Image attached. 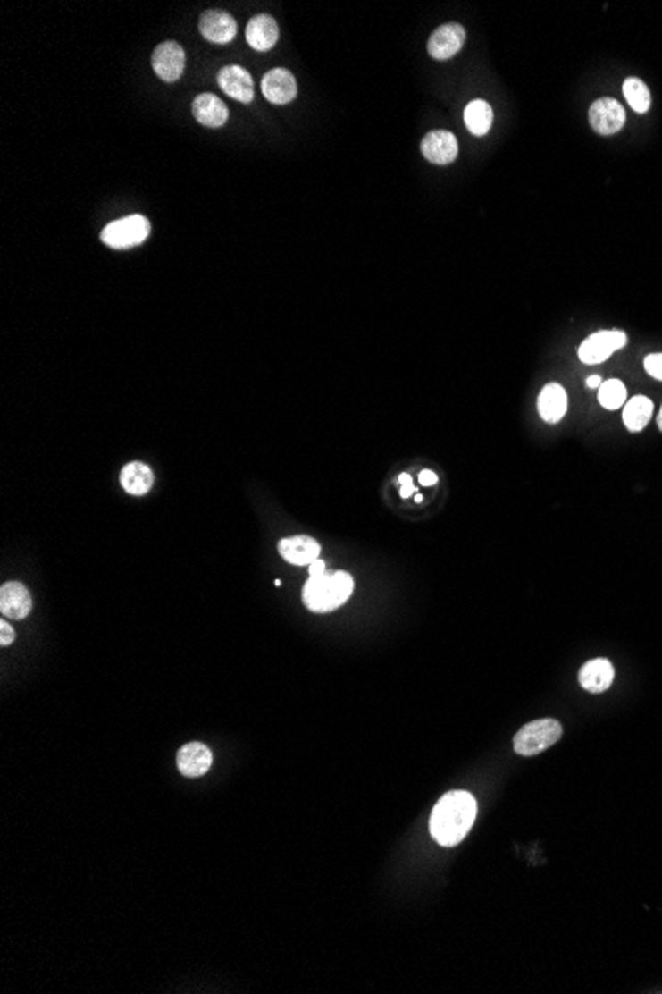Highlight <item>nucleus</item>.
I'll use <instances>...</instances> for the list:
<instances>
[{"instance_id":"nucleus-3","label":"nucleus","mask_w":662,"mask_h":994,"mask_svg":"<svg viewBox=\"0 0 662 994\" xmlns=\"http://www.w3.org/2000/svg\"><path fill=\"white\" fill-rule=\"evenodd\" d=\"M564 735V727L556 719L532 720L514 737V750L520 756H536L551 748Z\"/></svg>"},{"instance_id":"nucleus-27","label":"nucleus","mask_w":662,"mask_h":994,"mask_svg":"<svg viewBox=\"0 0 662 994\" xmlns=\"http://www.w3.org/2000/svg\"><path fill=\"white\" fill-rule=\"evenodd\" d=\"M419 481H421V484H423V486H434V484H437V483H439V476H437V475H434L432 471H421V475H419Z\"/></svg>"},{"instance_id":"nucleus-15","label":"nucleus","mask_w":662,"mask_h":994,"mask_svg":"<svg viewBox=\"0 0 662 994\" xmlns=\"http://www.w3.org/2000/svg\"><path fill=\"white\" fill-rule=\"evenodd\" d=\"M278 552L282 554L286 562L294 566H310L314 560L320 558L322 546L310 536H292L280 540Z\"/></svg>"},{"instance_id":"nucleus-2","label":"nucleus","mask_w":662,"mask_h":994,"mask_svg":"<svg viewBox=\"0 0 662 994\" xmlns=\"http://www.w3.org/2000/svg\"><path fill=\"white\" fill-rule=\"evenodd\" d=\"M353 594V577L348 572H331L310 577L304 585V603L315 613L338 610Z\"/></svg>"},{"instance_id":"nucleus-13","label":"nucleus","mask_w":662,"mask_h":994,"mask_svg":"<svg viewBox=\"0 0 662 994\" xmlns=\"http://www.w3.org/2000/svg\"><path fill=\"white\" fill-rule=\"evenodd\" d=\"M213 764V753L211 748L203 743H189L179 750L177 754V766L179 771L187 779H198L208 772V768Z\"/></svg>"},{"instance_id":"nucleus-17","label":"nucleus","mask_w":662,"mask_h":994,"mask_svg":"<svg viewBox=\"0 0 662 994\" xmlns=\"http://www.w3.org/2000/svg\"><path fill=\"white\" fill-rule=\"evenodd\" d=\"M615 679V667L607 659H591L579 671V683L589 693H603Z\"/></svg>"},{"instance_id":"nucleus-21","label":"nucleus","mask_w":662,"mask_h":994,"mask_svg":"<svg viewBox=\"0 0 662 994\" xmlns=\"http://www.w3.org/2000/svg\"><path fill=\"white\" fill-rule=\"evenodd\" d=\"M122 486L123 489L133 494V496H141L145 493L151 491L153 481H155V476H153V471L143 463H130L123 467L122 471Z\"/></svg>"},{"instance_id":"nucleus-32","label":"nucleus","mask_w":662,"mask_h":994,"mask_svg":"<svg viewBox=\"0 0 662 994\" xmlns=\"http://www.w3.org/2000/svg\"><path fill=\"white\" fill-rule=\"evenodd\" d=\"M657 423H658V429L662 431V408H660V413H658V419H657Z\"/></svg>"},{"instance_id":"nucleus-11","label":"nucleus","mask_w":662,"mask_h":994,"mask_svg":"<svg viewBox=\"0 0 662 994\" xmlns=\"http://www.w3.org/2000/svg\"><path fill=\"white\" fill-rule=\"evenodd\" d=\"M32 610L29 587L21 582H6L0 587V611L8 619H24Z\"/></svg>"},{"instance_id":"nucleus-28","label":"nucleus","mask_w":662,"mask_h":994,"mask_svg":"<svg viewBox=\"0 0 662 994\" xmlns=\"http://www.w3.org/2000/svg\"><path fill=\"white\" fill-rule=\"evenodd\" d=\"M307 568H310V577H317V576L325 574V562H323V560H320V558L314 560V562H312L310 566H307Z\"/></svg>"},{"instance_id":"nucleus-6","label":"nucleus","mask_w":662,"mask_h":994,"mask_svg":"<svg viewBox=\"0 0 662 994\" xmlns=\"http://www.w3.org/2000/svg\"><path fill=\"white\" fill-rule=\"evenodd\" d=\"M624 122H627L624 107L613 97L597 99L589 107V123H591L595 133L615 135L623 130Z\"/></svg>"},{"instance_id":"nucleus-9","label":"nucleus","mask_w":662,"mask_h":994,"mask_svg":"<svg viewBox=\"0 0 662 994\" xmlns=\"http://www.w3.org/2000/svg\"><path fill=\"white\" fill-rule=\"evenodd\" d=\"M423 156L434 165H448L458 157L457 135L444 130H434L421 141Z\"/></svg>"},{"instance_id":"nucleus-22","label":"nucleus","mask_w":662,"mask_h":994,"mask_svg":"<svg viewBox=\"0 0 662 994\" xmlns=\"http://www.w3.org/2000/svg\"><path fill=\"white\" fill-rule=\"evenodd\" d=\"M492 122H494V112L484 99H474V102H470L466 105L465 123L470 133L486 135L490 128H492Z\"/></svg>"},{"instance_id":"nucleus-26","label":"nucleus","mask_w":662,"mask_h":994,"mask_svg":"<svg viewBox=\"0 0 662 994\" xmlns=\"http://www.w3.org/2000/svg\"><path fill=\"white\" fill-rule=\"evenodd\" d=\"M14 641V629L6 621H0V645L8 647Z\"/></svg>"},{"instance_id":"nucleus-31","label":"nucleus","mask_w":662,"mask_h":994,"mask_svg":"<svg viewBox=\"0 0 662 994\" xmlns=\"http://www.w3.org/2000/svg\"><path fill=\"white\" fill-rule=\"evenodd\" d=\"M398 484H401V486H405V484H413L411 475H409V473H403L401 476H398Z\"/></svg>"},{"instance_id":"nucleus-1","label":"nucleus","mask_w":662,"mask_h":994,"mask_svg":"<svg viewBox=\"0 0 662 994\" xmlns=\"http://www.w3.org/2000/svg\"><path fill=\"white\" fill-rule=\"evenodd\" d=\"M476 820V800L473 794L455 790L442 796L431 814V836L434 842L452 847L468 836Z\"/></svg>"},{"instance_id":"nucleus-12","label":"nucleus","mask_w":662,"mask_h":994,"mask_svg":"<svg viewBox=\"0 0 662 994\" xmlns=\"http://www.w3.org/2000/svg\"><path fill=\"white\" fill-rule=\"evenodd\" d=\"M198 30L208 42L229 44L237 36V21L224 11H206L198 22Z\"/></svg>"},{"instance_id":"nucleus-30","label":"nucleus","mask_w":662,"mask_h":994,"mask_svg":"<svg viewBox=\"0 0 662 994\" xmlns=\"http://www.w3.org/2000/svg\"><path fill=\"white\" fill-rule=\"evenodd\" d=\"M411 494H415V486H413V484H405V486H401V496H403V499H409Z\"/></svg>"},{"instance_id":"nucleus-24","label":"nucleus","mask_w":662,"mask_h":994,"mask_svg":"<svg viewBox=\"0 0 662 994\" xmlns=\"http://www.w3.org/2000/svg\"><path fill=\"white\" fill-rule=\"evenodd\" d=\"M599 403L605 409H619L627 403V387L621 379H609L599 387Z\"/></svg>"},{"instance_id":"nucleus-25","label":"nucleus","mask_w":662,"mask_h":994,"mask_svg":"<svg viewBox=\"0 0 662 994\" xmlns=\"http://www.w3.org/2000/svg\"><path fill=\"white\" fill-rule=\"evenodd\" d=\"M645 369L650 377L662 382V354H650L645 359Z\"/></svg>"},{"instance_id":"nucleus-18","label":"nucleus","mask_w":662,"mask_h":994,"mask_svg":"<svg viewBox=\"0 0 662 994\" xmlns=\"http://www.w3.org/2000/svg\"><path fill=\"white\" fill-rule=\"evenodd\" d=\"M193 115L205 128H221L229 120V107L214 94H201L193 102Z\"/></svg>"},{"instance_id":"nucleus-29","label":"nucleus","mask_w":662,"mask_h":994,"mask_svg":"<svg viewBox=\"0 0 662 994\" xmlns=\"http://www.w3.org/2000/svg\"><path fill=\"white\" fill-rule=\"evenodd\" d=\"M601 385H603L601 375H591V377H587V387H589V390H599Z\"/></svg>"},{"instance_id":"nucleus-4","label":"nucleus","mask_w":662,"mask_h":994,"mask_svg":"<svg viewBox=\"0 0 662 994\" xmlns=\"http://www.w3.org/2000/svg\"><path fill=\"white\" fill-rule=\"evenodd\" d=\"M149 232H151L149 221L145 219L143 215H131V216H125V219L107 224V227L102 231V240L104 245H107L110 248L123 250V248L141 245V242L147 240Z\"/></svg>"},{"instance_id":"nucleus-20","label":"nucleus","mask_w":662,"mask_h":994,"mask_svg":"<svg viewBox=\"0 0 662 994\" xmlns=\"http://www.w3.org/2000/svg\"><path fill=\"white\" fill-rule=\"evenodd\" d=\"M652 409H655V405H652L649 397L645 395L633 397L631 401L624 403V409H623L624 427H627L631 433L642 431L652 417Z\"/></svg>"},{"instance_id":"nucleus-10","label":"nucleus","mask_w":662,"mask_h":994,"mask_svg":"<svg viewBox=\"0 0 662 994\" xmlns=\"http://www.w3.org/2000/svg\"><path fill=\"white\" fill-rule=\"evenodd\" d=\"M260 88H262V94H264L268 102L276 104V105H286L297 96L296 78H294L292 72H288L284 68L270 70L268 74L262 78Z\"/></svg>"},{"instance_id":"nucleus-16","label":"nucleus","mask_w":662,"mask_h":994,"mask_svg":"<svg viewBox=\"0 0 662 994\" xmlns=\"http://www.w3.org/2000/svg\"><path fill=\"white\" fill-rule=\"evenodd\" d=\"M278 36V22L270 14L254 16L247 24V42L250 44V48L258 52H268L274 48Z\"/></svg>"},{"instance_id":"nucleus-5","label":"nucleus","mask_w":662,"mask_h":994,"mask_svg":"<svg viewBox=\"0 0 662 994\" xmlns=\"http://www.w3.org/2000/svg\"><path fill=\"white\" fill-rule=\"evenodd\" d=\"M627 341H629L627 333L621 330L595 332L587 340H583L582 346H579V359L587 366L601 364V361L609 359L613 351L627 346Z\"/></svg>"},{"instance_id":"nucleus-14","label":"nucleus","mask_w":662,"mask_h":994,"mask_svg":"<svg viewBox=\"0 0 662 994\" xmlns=\"http://www.w3.org/2000/svg\"><path fill=\"white\" fill-rule=\"evenodd\" d=\"M219 86L226 96L239 99L240 104H250L254 99L252 76L240 66H224L219 72Z\"/></svg>"},{"instance_id":"nucleus-23","label":"nucleus","mask_w":662,"mask_h":994,"mask_svg":"<svg viewBox=\"0 0 662 994\" xmlns=\"http://www.w3.org/2000/svg\"><path fill=\"white\" fill-rule=\"evenodd\" d=\"M623 94L629 105L637 114H647L650 110V89L639 78H627L623 84Z\"/></svg>"},{"instance_id":"nucleus-8","label":"nucleus","mask_w":662,"mask_h":994,"mask_svg":"<svg viewBox=\"0 0 662 994\" xmlns=\"http://www.w3.org/2000/svg\"><path fill=\"white\" fill-rule=\"evenodd\" d=\"M466 30L457 22L444 24L434 30L429 38V54L434 60H450L465 46Z\"/></svg>"},{"instance_id":"nucleus-7","label":"nucleus","mask_w":662,"mask_h":994,"mask_svg":"<svg viewBox=\"0 0 662 994\" xmlns=\"http://www.w3.org/2000/svg\"><path fill=\"white\" fill-rule=\"evenodd\" d=\"M151 64L163 82H177L185 70V50L177 42H163L153 52Z\"/></svg>"},{"instance_id":"nucleus-19","label":"nucleus","mask_w":662,"mask_h":994,"mask_svg":"<svg viewBox=\"0 0 662 994\" xmlns=\"http://www.w3.org/2000/svg\"><path fill=\"white\" fill-rule=\"evenodd\" d=\"M567 393L559 383H548L538 397V411L546 423H559L567 413Z\"/></svg>"}]
</instances>
